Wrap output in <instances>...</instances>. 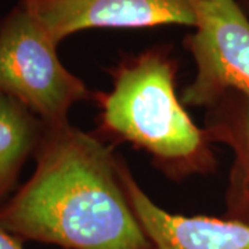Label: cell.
I'll return each mask as SVG.
<instances>
[{
  "label": "cell",
  "mask_w": 249,
  "mask_h": 249,
  "mask_svg": "<svg viewBox=\"0 0 249 249\" xmlns=\"http://www.w3.org/2000/svg\"><path fill=\"white\" fill-rule=\"evenodd\" d=\"M57 42L21 3L0 25V93L47 127L70 124L71 108L96 97L57 54Z\"/></svg>",
  "instance_id": "3957f363"
},
{
  "label": "cell",
  "mask_w": 249,
  "mask_h": 249,
  "mask_svg": "<svg viewBox=\"0 0 249 249\" xmlns=\"http://www.w3.org/2000/svg\"><path fill=\"white\" fill-rule=\"evenodd\" d=\"M57 43L94 28L196 27L193 0H22Z\"/></svg>",
  "instance_id": "5b68a950"
},
{
  "label": "cell",
  "mask_w": 249,
  "mask_h": 249,
  "mask_svg": "<svg viewBox=\"0 0 249 249\" xmlns=\"http://www.w3.org/2000/svg\"><path fill=\"white\" fill-rule=\"evenodd\" d=\"M0 249H22L21 241L0 227Z\"/></svg>",
  "instance_id": "9c48e42d"
},
{
  "label": "cell",
  "mask_w": 249,
  "mask_h": 249,
  "mask_svg": "<svg viewBox=\"0 0 249 249\" xmlns=\"http://www.w3.org/2000/svg\"><path fill=\"white\" fill-rule=\"evenodd\" d=\"M206 109L208 139L232 152L224 217L249 224V94L227 93Z\"/></svg>",
  "instance_id": "52a82bcc"
},
{
  "label": "cell",
  "mask_w": 249,
  "mask_h": 249,
  "mask_svg": "<svg viewBox=\"0 0 249 249\" xmlns=\"http://www.w3.org/2000/svg\"><path fill=\"white\" fill-rule=\"evenodd\" d=\"M176 61L154 47L124 57L109 71L112 88L96 93L100 132L148 152L169 178L216 168L212 142L176 93Z\"/></svg>",
  "instance_id": "7a4b0ae2"
},
{
  "label": "cell",
  "mask_w": 249,
  "mask_h": 249,
  "mask_svg": "<svg viewBox=\"0 0 249 249\" xmlns=\"http://www.w3.org/2000/svg\"><path fill=\"white\" fill-rule=\"evenodd\" d=\"M196 31L184 42L196 61L181 91L186 107H211L224 94H249V17L237 0H193Z\"/></svg>",
  "instance_id": "277c9868"
},
{
  "label": "cell",
  "mask_w": 249,
  "mask_h": 249,
  "mask_svg": "<svg viewBox=\"0 0 249 249\" xmlns=\"http://www.w3.org/2000/svg\"><path fill=\"white\" fill-rule=\"evenodd\" d=\"M35 160L31 178L0 205V227L64 249H154L124 190V160L100 136L46 126Z\"/></svg>",
  "instance_id": "6da1fadb"
},
{
  "label": "cell",
  "mask_w": 249,
  "mask_h": 249,
  "mask_svg": "<svg viewBox=\"0 0 249 249\" xmlns=\"http://www.w3.org/2000/svg\"><path fill=\"white\" fill-rule=\"evenodd\" d=\"M46 124L14 98L0 93V204L17 183L27 160L35 154Z\"/></svg>",
  "instance_id": "ba28073f"
},
{
  "label": "cell",
  "mask_w": 249,
  "mask_h": 249,
  "mask_svg": "<svg viewBox=\"0 0 249 249\" xmlns=\"http://www.w3.org/2000/svg\"><path fill=\"white\" fill-rule=\"evenodd\" d=\"M130 205L154 249H249V224L208 216L173 214L157 205L122 163Z\"/></svg>",
  "instance_id": "8992f818"
}]
</instances>
